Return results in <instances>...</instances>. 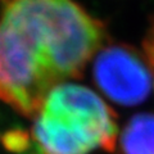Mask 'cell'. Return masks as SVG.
Wrapping results in <instances>:
<instances>
[{
	"label": "cell",
	"mask_w": 154,
	"mask_h": 154,
	"mask_svg": "<svg viewBox=\"0 0 154 154\" xmlns=\"http://www.w3.org/2000/svg\"><path fill=\"white\" fill-rule=\"evenodd\" d=\"M121 141L125 154H154V114L132 117L123 130Z\"/></svg>",
	"instance_id": "4"
},
{
	"label": "cell",
	"mask_w": 154,
	"mask_h": 154,
	"mask_svg": "<svg viewBox=\"0 0 154 154\" xmlns=\"http://www.w3.org/2000/svg\"><path fill=\"white\" fill-rule=\"evenodd\" d=\"M93 71L95 84L114 103L135 105L150 94L153 77L148 64L125 45L104 48L95 58Z\"/></svg>",
	"instance_id": "3"
},
{
	"label": "cell",
	"mask_w": 154,
	"mask_h": 154,
	"mask_svg": "<svg viewBox=\"0 0 154 154\" xmlns=\"http://www.w3.org/2000/svg\"><path fill=\"white\" fill-rule=\"evenodd\" d=\"M30 132L41 154L113 152L117 121L94 91L77 84H60L48 94Z\"/></svg>",
	"instance_id": "2"
},
{
	"label": "cell",
	"mask_w": 154,
	"mask_h": 154,
	"mask_svg": "<svg viewBox=\"0 0 154 154\" xmlns=\"http://www.w3.org/2000/svg\"><path fill=\"white\" fill-rule=\"evenodd\" d=\"M104 36L73 0H2L0 102L33 118L51 89L81 76Z\"/></svg>",
	"instance_id": "1"
},
{
	"label": "cell",
	"mask_w": 154,
	"mask_h": 154,
	"mask_svg": "<svg viewBox=\"0 0 154 154\" xmlns=\"http://www.w3.org/2000/svg\"><path fill=\"white\" fill-rule=\"evenodd\" d=\"M144 53H145V58L150 68L154 69V19L144 38Z\"/></svg>",
	"instance_id": "5"
}]
</instances>
